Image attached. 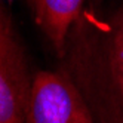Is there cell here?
<instances>
[{
    "label": "cell",
    "mask_w": 123,
    "mask_h": 123,
    "mask_svg": "<svg viewBox=\"0 0 123 123\" xmlns=\"http://www.w3.org/2000/svg\"><path fill=\"white\" fill-rule=\"evenodd\" d=\"M71 43L62 73L80 92L92 122L123 123V9Z\"/></svg>",
    "instance_id": "obj_1"
},
{
    "label": "cell",
    "mask_w": 123,
    "mask_h": 123,
    "mask_svg": "<svg viewBox=\"0 0 123 123\" xmlns=\"http://www.w3.org/2000/svg\"><path fill=\"white\" fill-rule=\"evenodd\" d=\"M31 89L24 49L0 11V123H27Z\"/></svg>",
    "instance_id": "obj_2"
},
{
    "label": "cell",
    "mask_w": 123,
    "mask_h": 123,
    "mask_svg": "<svg viewBox=\"0 0 123 123\" xmlns=\"http://www.w3.org/2000/svg\"><path fill=\"white\" fill-rule=\"evenodd\" d=\"M86 117L91 114L80 92L62 71L34 76L27 123H80Z\"/></svg>",
    "instance_id": "obj_3"
},
{
    "label": "cell",
    "mask_w": 123,
    "mask_h": 123,
    "mask_svg": "<svg viewBox=\"0 0 123 123\" xmlns=\"http://www.w3.org/2000/svg\"><path fill=\"white\" fill-rule=\"evenodd\" d=\"M37 25L59 55L65 54L70 27L77 19L85 0H27Z\"/></svg>",
    "instance_id": "obj_4"
},
{
    "label": "cell",
    "mask_w": 123,
    "mask_h": 123,
    "mask_svg": "<svg viewBox=\"0 0 123 123\" xmlns=\"http://www.w3.org/2000/svg\"><path fill=\"white\" fill-rule=\"evenodd\" d=\"M80 123H93V122H92V117H86V119H85V120H82Z\"/></svg>",
    "instance_id": "obj_5"
}]
</instances>
